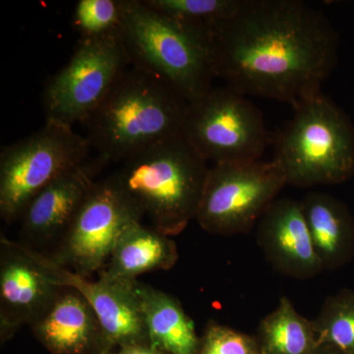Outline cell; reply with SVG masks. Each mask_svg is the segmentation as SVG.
Masks as SVG:
<instances>
[{
  "label": "cell",
  "mask_w": 354,
  "mask_h": 354,
  "mask_svg": "<svg viewBox=\"0 0 354 354\" xmlns=\"http://www.w3.org/2000/svg\"><path fill=\"white\" fill-rule=\"evenodd\" d=\"M206 29L216 78L247 97L295 106L320 93L337 65V32L301 0H241Z\"/></svg>",
  "instance_id": "cell-1"
},
{
  "label": "cell",
  "mask_w": 354,
  "mask_h": 354,
  "mask_svg": "<svg viewBox=\"0 0 354 354\" xmlns=\"http://www.w3.org/2000/svg\"><path fill=\"white\" fill-rule=\"evenodd\" d=\"M188 102L171 86L130 66L84 121L88 144L109 162L183 135Z\"/></svg>",
  "instance_id": "cell-2"
},
{
  "label": "cell",
  "mask_w": 354,
  "mask_h": 354,
  "mask_svg": "<svg viewBox=\"0 0 354 354\" xmlns=\"http://www.w3.org/2000/svg\"><path fill=\"white\" fill-rule=\"evenodd\" d=\"M209 169L181 135L134 153L111 178L151 227L174 236L196 218Z\"/></svg>",
  "instance_id": "cell-3"
},
{
  "label": "cell",
  "mask_w": 354,
  "mask_h": 354,
  "mask_svg": "<svg viewBox=\"0 0 354 354\" xmlns=\"http://www.w3.org/2000/svg\"><path fill=\"white\" fill-rule=\"evenodd\" d=\"M120 41L132 67L169 84L188 104L214 88L206 25L169 17L143 0H124Z\"/></svg>",
  "instance_id": "cell-4"
},
{
  "label": "cell",
  "mask_w": 354,
  "mask_h": 354,
  "mask_svg": "<svg viewBox=\"0 0 354 354\" xmlns=\"http://www.w3.org/2000/svg\"><path fill=\"white\" fill-rule=\"evenodd\" d=\"M274 139L272 160L295 187L332 185L354 174V127L322 92L293 106Z\"/></svg>",
  "instance_id": "cell-5"
},
{
  "label": "cell",
  "mask_w": 354,
  "mask_h": 354,
  "mask_svg": "<svg viewBox=\"0 0 354 354\" xmlns=\"http://www.w3.org/2000/svg\"><path fill=\"white\" fill-rule=\"evenodd\" d=\"M91 147L73 128L46 122L0 153V216L18 221L32 198L65 172L88 160Z\"/></svg>",
  "instance_id": "cell-6"
},
{
  "label": "cell",
  "mask_w": 354,
  "mask_h": 354,
  "mask_svg": "<svg viewBox=\"0 0 354 354\" xmlns=\"http://www.w3.org/2000/svg\"><path fill=\"white\" fill-rule=\"evenodd\" d=\"M183 135L214 165L261 160L271 140L260 109L228 86L188 104Z\"/></svg>",
  "instance_id": "cell-7"
},
{
  "label": "cell",
  "mask_w": 354,
  "mask_h": 354,
  "mask_svg": "<svg viewBox=\"0 0 354 354\" xmlns=\"http://www.w3.org/2000/svg\"><path fill=\"white\" fill-rule=\"evenodd\" d=\"M286 185L285 174L274 160L214 165L195 220L209 234H246Z\"/></svg>",
  "instance_id": "cell-8"
},
{
  "label": "cell",
  "mask_w": 354,
  "mask_h": 354,
  "mask_svg": "<svg viewBox=\"0 0 354 354\" xmlns=\"http://www.w3.org/2000/svg\"><path fill=\"white\" fill-rule=\"evenodd\" d=\"M130 66L120 37L79 39L68 64L44 87L46 122L71 128L83 124Z\"/></svg>",
  "instance_id": "cell-9"
},
{
  "label": "cell",
  "mask_w": 354,
  "mask_h": 354,
  "mask_svg": "<svg viewBox=\"0 0 354 354\" xmlns=\"http://www.w3.org/2000/svg\"><path fill=\"white\" fill-rule=\"evenodd\" d=\"M142 216L111 176L95 181L55 253L58 264L90 278L101 272L122 234Z\"/></svg>",
  "instance_id": "cell-10"
},
{
  "label": "cell",
  "mask_w": 354,
  "mask_h": 354,
  "mask_svg": "<svg viewBox=\"0 0 354 354\" xmlns=\"http://www.w3.org/2000/svg\"><path fill=\"white\" fill-rule=\"evenodd\" d=\"M64 286L32 257L29 248L0 239V339L6 344L24 325L50 309Z\"/></svg>",
  "instance_id": "cell-11"
},
{
  "label": "cell",
  "mask_w": 354,
  "mask_h": 354,
  "mask_svg": "<svg viewBox=\"0 0 354 354\" xmlns=\"http://www.w3.org/2000/svg\"><path fill=\"white\" fill-rule=\"evenodd\" d=\"M27 247L32 257L50 272L58 285L74 288L85 297L99 317L113 348L150 344L135 290L137 281H118L104 278L90 281L58 264L38 249Z\"/></svg>",
  "instance_id": "cell-12"
},
{
  "label": "cell",
  "mask_w": 354,
  "mask_h": 354,
  "mask_svg": "<svg viewBox=\"0 0 354 354\" xmlns=\"http://www.w3.org/2000/svg\"><path fill=\"white\" fill-rule=\"evenodd\" d=\"M109 162L101 155L88 158L39 191L20 216L21 243L32 248L57 245L97 181L95 177Z\"/></svg>",
  "instance_id": "cell-13"
},
{
  "label": "cell",
  "mask_w": 354,
  "mask_h": 354,
  "mask_svg": "<svg viewBox=\"0 0 354 354\" xmlns=\"http://www.w3.org/2000/svg\"><path fill=\"white\" fill-rule=\"evenodd\" d=\"M258 244L266 260L279 274L297 279L324 271L300 202L277 199L258 223Z\"/></svg>",
  "instance_id": "cell-14"
},
{
  "label": "cell",
  "mask_w": 354,
  "mask_h": 354,
  "mask_svg": "<svg viewBox=\"0 0 354 354\" xmlns=\"http://www.w3.org/2000/svg\"><path fill=\"white\" fill-rule=\"evenodd\" d=\"M30 328L50 354H109L113 348L94 309L68 286Z\"/></svg>",
  "instance_id": "cell-15"
},
{
  "label": "cell",
  "mask_w": 354,
  "mask_h": 354,
  "mask_svg": "<svg viewBox=\"0 0 354 354\" xmlns=\"http://www.w3.org/2000/svg\"><path fill=\"white\" fill-rule=\"evenodd\" d=\"M310 236L324 271H334L354 255V218L348 207L323 192L300 201Z\"/></svg>",
  "instance_id": "cell-16"
},
{
  "label": "cell",
  "mask_w": 354,
  "mask_h": 354,
  "mask_svg": "<svg viewBox=\"0 0 354 354\" xmlns=\"http://www.w3.org/2000/svg\"><path fill=\"white\" fill-rule=\"evenodd\" d=\"M178 258V249L171 236L138 221L120 237L100 278L135 281L147 272L171 270Z\"/></svg>",
  "instance_id": "cell-17"
},
{
  "label": "cell",
  "mask_w": 354,
  "mask_h": 354,
  "mask_svg": "<svg viewBox=\"0 0 354 354\" xmlns=\"http://www.w3.org/2000/svg\"><path fill=\"white\" fill-rule=\"evenodd\" d=\"M135 290L150 346L169 354H198L201 339L178 299L138 281Z\"/></svg>",
  "instance_id": "cell-18"
},
{
  "label": "cell",
  "mask_w": 354,
  "mask_h": 354,
  "mask_svg": "<svg viewBox=\"0 0 354 354\" xmlns=\"http://www.w3.org/2000/svg\"><path fill=\"white\" fill-rule=\"evenodd\" d=\"M261 354H318L313 323L300 315L288 297L261 321L258 335Z\"/></svg>",
  "instance_id": "cell-19"
},
{
  "label": "cell",
  "mask_w": 354,
  "mask_h": 354,
  "mask_svg": "<svg viewBox=\"0 0 354 354\" xmlns=\"http://www.w3.org/2000/svg\"><path fill=\"white\" fill-rule=\"evenodd\" d=\"M312 323L319 346L354 354V291L342 290L328 297Z\"/></svg>",
  "instance_id": "cell-20"
},
{
  "label": "cell",
  "mask_w": 354,
  "mask_h": 354,
  "mask_svg": "<svg viewBox=\"0 0 354 354\" xmlns=\"http://www.w3.org/2000/svg\"><path fill=\"white\" fill-rule=\"evenodd\" d=\"M72 20L80 39L120 37L124 0H79Z\"/></svg>",
  "instance_id": "cell-21"
},
{
  "label": "cell",
  "mask_w": 354,
  "mask_h": 354,
  "mask_svg": "<svg viewBox=\"0 0 354 354\" xmlns=\"http://www.w3.org/2000/svg\"><path fill=\"white\" fill-rule=\"evenodd\" d=\"M153 10L192 24L208 25L232 15L241 0H143Z\"/></svg>",
  "instance_id": "cell-22"
},
{
  "label": "cell",
  "mask_w": 354,
  "mask_h": 354,
  "mask_svg": "<svg viewBox=\"0 0 354 354\" xmlns=\"http://www.w3.org/2000/svg\"><path fill=\"white\" fill-rule=\"evenodd\" d=\"M198 354H261V351L255 337L211 324L203 335Z\"/></svg>",
  "instance_id": "cell-23"
},
{
  "label": "cell",
  "mask_w": 354,
  "mask_h": 354,
  "mask_svg": "<svg viewBox=\"0 0 354 354\" xmlns=\"http://www.w3.org/2000/svg\"><path fill=\"white\" fill-rule=\"evenodd\" d=\"M116 354H169L151 346L150 344H134L120 348Z\"/></svg>",
  "instance_id": "cell-24"
},
{
  "label": "cell",
  "mask_w": 354,
  "mask_h": 354,
  "mask_svg": "<svg viewBox=\"0 0 354 354\" xmlns=\"http://www.w3.org/2000/svg\"><path fill=\"white\" fill-rule=\"evenodd\" d=\"M318 354H349L344 353L341 349L333 348L330 346H321L319 348Z\"/></svg>",
  "instance_id": "cell-25"
}]
</instances>
